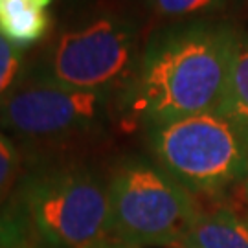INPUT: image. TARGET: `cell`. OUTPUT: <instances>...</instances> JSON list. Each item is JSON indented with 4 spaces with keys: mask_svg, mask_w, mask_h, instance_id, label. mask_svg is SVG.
<instances>
[{
    "mask_svg": "<svg viewBox=\"0 0 248 248\" xmlns=\"http://www.w3.org/2000/svg\"><path fill=\"white\" fill-rule=\"evenodd\" d=\"M0 248H41L13 201L0 213Z\"/></svg>",
    "mask_w": 248,
    "mask_h": 248,
    "instance_id": "obj_12",
    "label": "cell"
},
{
    "mask_svg": "<svg viewBox=\"0 0 248 248\" xmlns=\"http://www.w3.org/2000/svg\"><path fill=\"white\" fill-rule=\"evenodd\" d=\"M112 96L24 72L0 105V131L28 143H57L98 129Z\"/></svg>",
    "mask_w": 248,
    "mask_h": 248,
    "instance_id": "obj_6",
    "label": "cell"
},
{
    "mask_svg": "<svg viewBox=\"0 0 248 248\" xmlns=\"http://www.w3.org/2000/svg\"><path fill=\"white\" fill-rule=\"evenodd\" d=\"M138 41L133 20L98 13L57 31L26 72L62 87L112 96L133 79L142 53Z\"/></svg>",
    "mask_w": 248,
    "mask_h": 248,
    "instance_id": "obj_3",
    "label": "cell"
},
{
    "mask_svg": "<svg viewBox=\"0 0 248 248\" xmlns=\"http://www.w3.org/2000/svg\"><path fill=\"white\" fill-rule=\"evenodd\" d=\"M26 72V57L17 46L0 37V105Z\"/></svg>",
    "mask_w": 248,
    "mask_h": 248,
    "instance_id": "obj_13",
    "label": "cell"
},
{
    "mask_svg": "<svg viewBox=\"0 0 248 248\" xmlns=\"http://www.w3.org/2000/svg\"><path fill=\"white\" fill-rule=\"evenodd\" d=\"M173 248H189V247H187V245H184V243H182V245H178V247H173Z\"/></svg>",
    "mask_w": 248,
    "mask_h": 248,
    "instance_id": "obj_15",
    "label": "cell"
},
{
    "mask_svg": "<svg viewBox=\"0 0 248 248\" xmlns=\"http://www.w3.org/2000/svg\"><path fill=\"white\" fill-rule=\"evenodd\" d=\"M103 248H134V247H127V245H122V243H108Z\"/></svg>",
    "mask_w": 248,
    "mask_h": 248,
    "instance_id": "obj_14",
    "label": "cell"
},
{
    "mask_svg": "<svg viewBox=\"0 0 248 248\" xmlns=\"http://www.w3.org/2000/svg\"><path fill=\"white\" fill-rule=\"evenodd\" d=\"M22 175V153L11 136L0 131V213L9 206Z\"/></svg>",
    "mask_w": 248,
    "mask_h": 248,
    "instance_id": "obj_11",
    "label": "cell"
},
{
    "mask_svg": "<svg viewBox=\"0 0 248 248\" xmlns=\"http://www.w3.org/2000/svg\"><path fill=\"white\" fill-rule=\"evenodd\" d=\"M239 41L235 28L215 18L178 20L156 30L125 89L127 114L153 127L219 112Z\"/></svg>",
    "mask_w": 248,
    "mask_h": 248,
    "instance_id": "obj_1",
    "label": "cell"
},
{
    "mask_svg": "<svg viewBox=\"0 0 248 248\" xmlns=\"http://www.w3.org/2000/svg\"><path fill=\"white\" fill-rule=\"evenodd\" d=\"M53 0H0V37L26 52L52 30Z\"/></svg>",
    "mask_w": 248,
    "mask_h": 248,
    "instance_id": "obj_7",
    "label": "cell"
},
{
    "mask_svg": "<svg viewBox=\"0 0 248 248\" xmlns=\"http://www.w3.org/2000/svg\"><path fill=\"white\" fill-rule=\"evenodd\" d=\"M184 245L189 248H248V226L228 210L199 213Z\"/></svg>",
    "mask_w": 248,
    "mask_h": 248,
    "instance_id": "obj_8",
    "label": "cell"
},
{
    "mask_svg": "<svg viewBox=\"0 0 248 248\" xmlns=\"http://www.w3.org/2000/svg\"><path fill=\"white\" fill-rule=\"evenodd\" d=\"M149 140L160 168L187 191L217 193L248 177V134L221 112L153 125Z\"/></svg>",
    "mask_w": 248,
    "mask_h": 248,
    "instance_id": "obj_4",
    "label": "cell"
},
{
    "mask_svg": "<svg viewBox=\"0 0 248 248\" xmlns=\"http://www.w3.org/2000/svg\"><path fill=\"white\" fill-rule=\"evenodd\" d=\"M219 112L248 134V33L239 41L232 62L226 96Z\"/></svg>",
    "mask_w": 248,
    "mask_h": 248,
    "instance_id": "obj_9",
    "label": "cell"
},
{
    "mask_svg": "<svg viewBox=\"0 0 248 248\" xmlns=\"http://www.w3.org/2000/svg\"><path fill=\"white\" fill-rule=\"evenodd\" d=\"M13 204L41 248H103L112 239L108 187L74 166L22 175Z\"/></svg>",
    "mask_w": 248,
    "mask_h": 248,
    "instance_id": "obj_2",
    "label": "cell"
},
{
    "mask_svg": "<svg viewBox=\"0 0 248 248\" xmlns=\"http://www.w3.org/2000/svg\"><path fill=\"white\" fill-rule=\"evenodd\" d=\"M247 191H248V180H247Z\"/></svg>",
    "mask_w": 248,
    "mask_h": 248,
    "instance_id": "obj_16",
    "label": "cell"
},
{
    "mask_svg": "<svg viewBox=\"0 0 248 248\" xmlns=\"http://www.w3.org/2000/svg\"><path fill=\"white\" fill-rule=\"evenodd\" d=\"M107 187L112 239L127 247H178L201 213L186 187L145 162L120 166Z\"/></svg>",
    "mask_w": 248,
    "mask_h": 248,
    "instance_id": "obj_5",
    "label": "cell"
},
{
    "mask_svg": "<svg viewBox=\"0 0 248 248\" xmlns=\"http://www.w3.org/2000/svg\"><path fill=\"white\" fill-rule=\"evenodd\" d=\"M239 0H147V6L155 15L178 20L213 18L217 13L232 8Z\"/></svg>",
    "mask_w": 248,
    "mask_h": 248,
    "instance_id": "obj_10",
    "label": "cell"
}]
</instances>
